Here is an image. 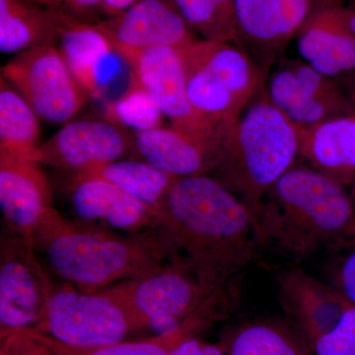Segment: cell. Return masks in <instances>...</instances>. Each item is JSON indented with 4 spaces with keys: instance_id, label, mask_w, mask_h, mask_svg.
I'll return each instance as SVG.
<instances>
[{
    "instance_id": "5b68a950",
    "label": "cell",
    "mask_w": 355,
    "mask_h": 355,
    "mask_svg": "<svg viewBox=\"0 0 355 355\" xmlns=\"http://www.w3.org/2000/svg\"><path fill=\"white\" fill-rule=\"evenodd\" d=\"M234 284L209 286L191 270L168 261L104 291L120 303L137 330L153 327L164 333L190 320L214 324L227 317L237 301Z\"/></svg>"
},
{
    "instance_id": "7a4b0ae2",
    "label": "cell",
    "mask_w": 355,
    "mask_h": 355,
    "mask_svg": "<svg viewBox=\"0 0 355 355\" xmlns=\"http://www.w3.org/2000/svg\"><path fill=\"white\" fill-rule=\"evenodd\" d=\"M259 244L295 261L354 235L355 200L345 186L311 167H293L273 184L254 218Z\"/></svg>"
},
{
    "instance_id": "44dd1931",
    "label": "cell",
    "mask_w": 355,
    "mask_h": 355,
    "mask_svg": "<svg viewBox=\"0 0 355 355\" xmlns=\"http://www.w3.org/2000/svg\"><path fill=\"white\" fill-rule=\"evenodd\" d=\"M300 155L316 171L343 186L355 181V111L299 128Z\"/></svg>"
},
{
    "instance_id": "2e32d148",
    "label": "cell",
    "mask_w": 355,
    "mask_h": 355,
    "mask_svg": "<svg viewBox=\"0 0 355 355\" xmlns=\"http://www.w3.org/2000/svg\"><path fill=\"white\" fill-rule=\"evenodd\" d=\"M228 137L198 135L174 127L137 132V153L156 169L176 178L209 175L225 150Z\"/></svg>"
},
{
    "instance_id": "8992f818",
    "label": "cell",
    "mask_w": 355,
    "mask_h": 355,
    "mask_svg": "<svg viewBox=\"0 0 355 355\" xmlns=\"http://www.w3.org/2000/svg\"><path fill=\"white\" fill-rule=\"evenodd\" d=\"M191 108L212 132L229 135L265 85L260 67L227 42L197 40L182 51Z\"/></svg>"
},
{
    "instance_id": "277c9868",
    "label": "cell",
    "mask_w": 355,
    "mask_h": 355,
    "mask_svg": "<svg viewBox=\"0 0 355 355\" xmlns=\"http://www.w3.org/2000/svg\"><path fill=\"white\" fill-rule=\"evenodd\" d=\"M258 94L236 121L212 172L246 203L254 220L273 184L300 155L297 125L273 106L263 88Z\"/></svg>"
},
{
    "instance_id": "d590c367",
    "label": "cell",
    "mask_w": 355,
    "mask_h": 355,
    "mask_svg": "<svg viewBox=\"0 0 355 355\" xmlns=\"http://www.w3.org/2000/svg\"><path fill=\"white\" fill-rule=\"evenodd\" d=\"M349 76L352 78V84H350L349 87L352 88V90H354V95L355 96V72H354L352 74H350Z\"/></svg>"
},
{
    "instance_id": "ffe728a7",
    "label": "cell",
    "mask_w": 355,
    "mask_h": 355,
    "mask_svg": "<svg viewBox=\"0 0 355 355\" xmlns=\"http://www.w3.org/2000/svg\"><path fill=\"white\" fill-rule=\"evenodd\" d=\"M51 9V8H50ZM58 29V49L70 71L88 95H96L107 80L113 44L96 23L51 9Z\"/></svg>"
},
{
    "instance_id": "9a60e30c",
    "label": "cell",
    "mask_w": 355,
    "mask_h": 355,
    "mask_svg": "<svg viewBox=\"0 0 355 355\" xmlns=\"http://www.w3.org/2000/svg\"><path fill=\"white\" fill-rule=\"evenodd\" d=\"M342 0H236L238 40L263 58L286 48L318 9Z\"/></svg>"
},
{
    "instance_id": "e575fe53",
    "label": "cell",
    "mask_w": 355,
    "mask_h": 355,
    "mask_svg": "<svg viewBox=\"0 0 355 355\" xmlns=\"http://www.w3.org/2000/svg\"><path fill=\"white\" fill-rule=\"evenodd\" d=\"M343 8L349 28L355 34V0H349L347 4L343 3Z\"/></svg>"
},
{
    "instance_id": "d6a6232c",
    "label": "cell",
    "mask_w": 355,
    "mask_h": 355,
    "mask_svg": "<svg viewBox=\"0 0 355 355\" xmlns=\"http://www.w3.org/2000/svg\"><path fill=\"white\" fill-rule=\"evenodd\" d=\"M170 355H224V352L220 345H212L195 336L178 345Z\"/></svg>"
},
{
    "instance_id": "836d02e7",
    "label": "cell",
    "mask_w": 355,
    "mask_h": 355,
    "mask_svg": "<svg viewBox=\"0 0 355 355\" xmlns=\"http://www.w3.org/2000/svg\"><path fill=\"white\" fill-rule=\"evenodd\" d=\"M137 1L139 0H103L105 15H108L109 17L119 15Z\"/></svg>"
},
{
    "instance_id": "4316f807",
    "label": "cell",
    "mask_w": 355,
    "mask_h": 355,
    "mask_svg": "<svg viewBox=\"0 0 355 355\" xmlns=\"http://www.w3.org/2000/svg\"><path fill=\"white\" fill-rule=\"evenodd\" d=\"M189 26L210 41H238L236 0H173Z\"/></svg>"
},
{
    "instance_id": "ab89813d",
    "label": "cell",
    "mask_w": 355,
    "mask_h": 355,
    "mask_svg": "<svg viewBox=\"0 0 355 355\" xmlns=\"http://www.w3.org/2000/svg\"><path fill=\"white\" fill-rule=\"evenodd\" d=\"M355 72V71H354Z\"/></svg>"
},
{
    "instance_id": "6da1fadb",
    "label": "cell",
    "mask_w": 355,
    "mask_h": 355,
    "mask_svg": "<svg viewBox=\"0 0 355 355\" xmlns=\"http://www.w3.org/2000/svg\"><path fill=\"white\" fill-rule=\"evenodd\" d=\"M155 216L153 229L168 261L209 286L234 282L258 253L251 209L209 175L177 179L155 207Z\"/></svg>"
},
{
    "instance_id": "f35d334b",
    "label": "cell",
    "mask_w": 355,
    "mask_h": 355,
    "mask_svg": "<svg viewBox=\"0 0 355 355\" xmlns=\"http://www.w3.org/2000/svg\"><path fill=\"white\" fill-rule=\"evenodd\" d=\"M24 1L32 2V0H24Z\"/></svg>"
},
{
    "instance_id": "ac0fdd59",
    "label": "cell",
    "mask_w": 355,
    "mask_h": 355,
    "mask_svg": "<svg viewBox=\"0 0 355 355\" xmlns=\"http://www.w3.org/2000/svg\"><path fill=\"white\" fill-rule=\"evenodd\" d=\"M298 35L300 57L313 69L335 79L354 73L355 34L343 2L318 9Z\"/></svg>"
},
{
    "instance_id": "d4e9b609",
    "label": "cell",
    "mask_w": 355,
    "mask_h": 355,
    "mask_svg": "<svg viewBox=\"0 0 355 355\" xmlns=\"http://www.w3.org/2000/svg\"><path fill=\"white\" fill-rule=\"evenodd\" d=\"M210 324L202 320H190L173 330L159 333L157 336L146 340L135 342H120L103 347H69L53 340L50 336L36 330L35 336L50 349L53 355H170L178 345L209 328Z\"/></svg>"
},
{
    "instance_id": "7c38bea8",
    "label": "cell",
    "mask_w": 355,
    "mask_h": 355,
    "mask_svg": "<svg viewBox=\"0 0 355 355\" xmlns=\"http://www.w3.org/2000/svg\"><path fill=\"white\" fill-rule=\"evenodd\" d=\"M135 150V139L108 120H77L64 123L32 155L41 165L76 173L121 160Z\"/></svg>"
},
{
    "instance_id": "7402d4cb",
    "label": "cell",
    "mask_w": 355,
    "mask_h": 355,
    "mask_svg": "<svg viewBox=\"0 0 355 355\" xmlns=\"http://www.w3.org/2000/svg\"><path fill=\"white\" fill-rule=\"evenodd\" d=\"M58 29L50 8L24 0H0V51L17 53L57 46Z\"/></svg>"
},
{
    "instance_id": "9c48e42d",
    "label": "cell",
    "mask_w": 355,
    "mask_h": 355,
    "mask_svg": "<svg viewBox=\"0 0 355 355\" xmlns=\"http://www.w3.org/2000/svg\"><path fill=\"white\" fill-rule=\"evenodd\" d=\"M36 250L19 236L3 231L0 241V338L42 321L53 284Z\"/></svg>"
},
{
    "instance_id": "8d00e7d4",
    "label": "cell",
    "mask_w": 355,
    "mask_h": 355,
    "mask_svg": "<svg viewBox=\"0 0 355 355\" xmlns=\"http://www.w3.org/2000/svg\"><path fill=\"white\" fill-rule=\"evenodd\" d=\"M352 191H350V195H352V197L354 198V200H355V181L354 183H352Z\"/></svg>"
},
{
    "instance_id": "f546056e",
    "label": "cell",
    "mask_w": 355,
    "mask_h": 355,
    "mask_svg": "<svg viewBox=\"0 0 355 355\" xmlns=\"http://www.w3.org/2000/svg\"><path fill=\"white\" fill-rule=\"evenodd\" d=\"M0 355H53L30 329L0 338Z\"/></svg>"
},
{
    "instance_id": "3957f363",
    "label": "cell",
    "mask_w": 355,
    "mask_h": 355,
    "mask_svg": "<svg viewBox=\"0 0 355 355\" xmlns=\"http://www.w3.org/2000/svg\"><path fill=\"white\" fill-rule=\"evenodd\" d=\"M34 248L46 256L55 275L89 293L153 272L168 263L165 248L154 229L121 236L94 224L67 220L53 207L37 225Z\"/></svg>"
},
{
    "instance_id": "e0dca14e",
    "label": "cell",
    "mask_w": 355,
    "mask_h": 355,
    "mask_svg": "<svg viewBox=\"0 0 355 355\" xmlns=\"http://www.w3.org/2000/svg\"><path fill=\"white\" fill-rule=\"evenodd\" d=\"M279 286L284 310L312 347L335 328L352 304L340 289L314 279L300 268L284 272Z\"/></svg>"
},
{
    "instance_id": "5bb4252c",
    "label": "cell",
    "mask_w": 355,
    "mask_h": 355,
    "mask_svg": "<svg viewBox=\"0 0 355 355\" xmlns=\"http://www.w3.org/2000/svg\"><path fill=\"white\" fill-rule=\"evenodd\" d=\"M0 205L6 230L34 247L39 221L53 207V191L41 164L0 150Z\"/></svg>"
},
{
    "instance_id": "484cf974",
    "label": "cell",
    "mask_w": 355,
    "mask_h": 355,
    "mask_svg": "<svg viewBox=\"0 0 355 355\" xmlns=\"http://www.w3.org/2000/svg\"><path fill=\"white\" fill-rule=\"evenodd\" d=\"M38 114L6 79H0V150L31 158L40 146Z\"/></svg>"
},
{
    "instance_id": "f1b7e54d",
    "label": "cell",
    "mask_w": 355,
    "mask_h": 355,
    "mask_svg": "<svg viewBox=\"0 0 355 355\" xmlns=\"http://www.w3.org/2000/svg\"><path fill=\"white\" fill-rule=\"evenodd\" d=\"M315 355H355V305L343 313L342 319L313 345Z\"/></svg>"
},
{
    "instance_id": "30bf717a",
    "label": "cell",
    "mask_w": 355,
    "mask_h": 355,
    "mask_svg": "<svg viewBox=\"0 0 355 355\" xmlns=\"http://www.w3.org/2000/svg\"><path fill=\"white\" fill-rule=\"evenodd\" d=\"M268 100L299 128L318 123L355 111V97L347 93L338 79L331 78L305 62H288L270 77Z\"/></svg>"
},
{
    "instance_id": "603a6c76",
    "label": "cell",
    "mask_w": 355,
    "mask_h": 355,
    "mask_svg": "<svg viewBox=\"0 0 355 355\" xmlns=\"http://www.w3.org/2000/svg\"><path fill=\"white\" fill-rule=\"evenodd\" d=\"M224 355H313L301 333L273 321L248 322L235 327L219 343Z\"/></svg>"
},
{
    "instance_id": "cb8c5ba5",
    "label": "cell",
    "mask_w": 355,
    "mask_h": 355,
    "mask_svg": "<svg viewBox=\"0 0 355 355\" xmlns=\"http://www.w3.org/2000/svg\"><path fill=\"white\" fill-rule=\"evenodd\" d=\"M76 178H97L155 209L179 178L156 169L146 161L119 160L76 173Z\"/></svg>"
},
{
    "instance_id": "52a82bcc",
    "label": "cell",
    "mask_w": 355,
    "mask_h": 355,
    "mask_svg": "<svg viewBox=\"0 0 355 355\" xmlns=\"http://www.w3.org/2000/svg\"><path fill=\"white\" fill-rule=\"evenodd\" d=\"M33 330L69 347H97L123 342L137 331L125 310L106 291L53 286L46 313Z\"/></svg>"
},
{
    "instance_id": "4dcf8cb0",
    "label": "cell",
    "mask_w": 355,
    "mask_h": 355,
    "mask_svg": "<svg viewBox=\"0 0 355 355\" xmlns=\"http://www.w3.org/2000/svg\"><path fill=\"white\" fill-rule=\"evenodd\" d=\"M32 3L69 13L90 23L100 22V14H105L103 0H32Z\"/></svg>"
},
{
    "instance_id": "74e56055",
    "label": "cell",
    "mask_w": 355,
    "mask_h": 355,
    "mask_svg": "<svg viewBox=\"0 0 355 355\" xmlns=\"http://www.w3.org/2000/svg\"><path fill=\"white\" fill-rule=\"evenodd\" d=\"M352 237H354L355 239V229H354V235H352Z\"/></svg>"
},
{
    "instance_id": "8fae6325",
    "label": "cell",
    "mask_w": 355,
    "mask_h": 355,
    "mask_svg": "<svg viewBox=\"0 0 355 355\" xmlns=\"http://www.w3.org/2000/svg\"><path fill=\"white\" fill-rule=\"evenodd\" d=\"M120 57L132 67L133 78L151 96L171 127L193 135L229 137L212 132L191 108L182 50L154 46Z\"/></svg>"
},
{
    "instance_id": "ba28073f",
    "label": "cell",
    "mask_w": 355,
    "mask_h": 355,
    "mask_svg": "<svg viewBox=\"0 0 355 355\" xmlns=\"http://www.w3.org/2000/svg\"><path fill=\"white\" fill-rule=\"evenodd\" d=\"M1 77L24 97L40 119L50 123H69L88 99L57 46L14 55L1 67Z\"/></svg>"
},
{
    "instance_id": "83f0119b",
    "label": "cell",
    "mask_w": 355,
    "mask_h": 355,
    "mask_svg": "<svg viewBox=\"0 0 355 355\" xmlns=\"http://www.w3.org/2000/svg\"><path fill=\"white\" fill-rule=\"evenodd\" d=\"M106 114L107 120L137 132L162 127L165 118L151 96L133 77L128 90L107 105Z\"/></svg>"
},
{
    "instance_id": "1f68e13d",
    "label": "cell",
    "mask_w": 355,
    "mask_h": 355,
    "mask_svg": "<svg viewBox=\"0 0 355 355\" xmlns=\"http://www.w3.org/2000/svg\"><path fill=\"white\" fill-rule=\"evenodd\" d=\"M338 289L355 305V251L343 260L338 270Z\"/></svg>"
},
{
    "instance_id": "4fadbf2b",
    "label": "cell",
    "mask_w": 355,
    "mask_h": 355,
    "mask_svg": "<svg viewBox=\"0 0 355 355\" xmlns=\"http://www.w3.org/2000/svg\"><path fill=\"white\" fill-rule=\"evenodd\" d=\"M96 26L119 55L154 46L183 51L197 41L176 6L167 0H139L123 13Z\"/></svg>"
},
{
    "instance_id": "d6986e66",
    "label": "cell",
    "mask_w": 355,
    "mask_h": 355,
    "mask_svg": "<svg viewBox=\"0 0 355 355\" xmlns=\"http://www.w3.org/2000/svg\"><path fill=\"white\" fill-rule=\"evenodd\" d=\"M72 207L83 220L99 221L130 234L155 226V209L97 178H74Z\"/></svg>"
}]
</instances>
